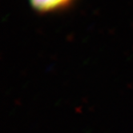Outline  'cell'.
<instances>
[{"label": "cell", "instance_id": "cell-1", "mask_svg": "<svg viewBox=\"0 0 133 133\" xmlns=\"http://www.w3.org/2000/svg\"><path fill=\"white\" fill-rule=\"evenodd\" d=\"M75 0H28L31 7L39 13H51L69 7Z\"/></svg>", "mask_w": 133, "mask_h": 133}]
</instances>
